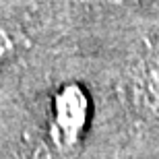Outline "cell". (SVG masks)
Here are the masks:
<instances>
[{
  "instance_id": "1",
  "label": "cell",
  "mask_w": 159,
  "mask_h": 159,
  "mask_svg": "<svg viewBox=\"0 0 159 159\" xmlns=\"http://www.w3.org/2000/svg\"><path fill=\"white\" fill-rule=\"evenodd\" d=\"M91 101L79 83H64L52 95L48 134L60 153L75 151L89 124Z\"/></svg>"
},
{
  "instance_id": "2",
  "label": "cell",
  "mask_w": 159,
  "mask_h": 159,
  "mask_svg": "<svg viewBox=\"0 0 159 159\" xmlns=\"http://www.w3.org/2000/svg\"><path fill=\"white\" fill-rule=\"evenodd\" d=\"M128 106L143 120L159 122V43L145 41L122 79Z\"/></svg>"
},
{
  "instance_id": "3",
  "label": "cell",
  "mask_w": 159,
  "mask_h": 159,
  "mask_svg": "<svg viewBox=\"0 0 159 159\" xmlns=\"http://www.w3.org/2000/svg\"><path fill=\"white\" fill-rule=\"evenodd\" d=\"M25 43H27V39L21 33H15L6 27H0V64L11 60Z\"/></svg>"
},
{
  "instance_id": "4",
  "label": "cell",
  "mask_w": 159,
  "mask_h": 159,
  "mask_svg": "<svg viewBox=\"0 0 159 159\" xmlns=\"http://www.w3.org/2000/svg\"><path fill=\"white\" fill-rule=\"evenodd\" d=\"M79 2H91V0H79ZM106 2H139V0H106Z\"/></svg>"
}]
</instances>
